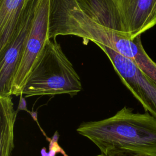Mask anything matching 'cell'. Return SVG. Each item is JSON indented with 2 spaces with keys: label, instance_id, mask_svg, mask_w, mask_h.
Wrapping results in <instances>:
<instances>
[{
  "label": "cell",
  "instance_id": "1",
  "mask_svg": "<svg viewBox=\"0 0 156 156\" xmlns=\"http://www.w3.org/2000/svg\"><path fill=\"white\" fill-rule=\"evenodd\" d=\"M77 132L91 141L103 156L156 155V118L124 107L108 118L83 122Z\"/></svg>",
  "mask_w": 156,
  "mask_h": 156
},
{
  "label": "cell",
  "instance_id": "2",
  "mask_svg": "<svg viewBox=\"0 0 156 156\" xmlns=\"http://www.w3.org/2000/svg\"><path fill=\"white\" fill-rule=\"evenodd\" d=\"M48 40L24 88L26 98L67 94L73 97L82 89L80 79L55 39Z\"/></svg>",
  "mask_w": 156,
  "mask_h": 156
},
{
  "label": "cell",
  "instance_id": "3",
  "mask_svg": "<svg viewBox=\"0 0 156 156\" xmlns=\"http://www.w3.org/2000/svg\"><path fill=\"white\" fill-rule=\"evenodd\" d=\"M49 12L50 0H37L32 24L14 71L10 88L11 96L23 95L30 73L49 40Z\"/></svg>",
  "mask_w": 156,
  "mask_h": 156
},
{
  "label": "cell",
  "instance_id": "4",
  "mask_svg": "<svg viewBox=\"0 0 156 156\" xmlns=\"http://www.w3.org/2000/svg\"><path fill=\"white\" fill-rule=\"evenodd\" d=\"M110 59L124 85L142 105L145 112L156 118V83L132 60L114 50L97 44Z\"/></svg>",
  "mask_w": 156,
  "mask_h": 156
},
{
  "label": "cell",
  "instance_id": "5",
  "mask_svg": "<svg viewBox=\"0 0 156 156\" xmlns=\"http://www.w3.org/2000/svg\"><path fill=\"white\" fill-rule=\"evenodd\" d=\"M37 0H31L19 22L7 48L0 54V96H11L14 71L20 59L34 16Z\"/></svg>",
  "mask_w": 156,
  "mask_h": 156
},
{
  "label": "cell",
  "instance_id": "6",
  "mask_svg": "<svg viewBox=\"0 0 156 156\" xmlns=\"http://www.w3.org/2000/svg\"><path fill=\"white\" fill-rule=\"evenodd\" d=\"M124 34L133 40L156 25V0H112Z\"/></svg>",
  "mask_w": 156,
  "mask_h": 156
},
{
  "label": "cell",
  "instance_id": "7",
  "mask_svg": "<svg viewBox=\"0 0 156 156\" xmlns=\"http://www.w3.org/2000/svg\"><path fill=\"white\" fill-rule=\"evenodd\" d=\"M31 0H0V54L10 44Z\"/></svg>",
  "mask_w": 156,
  "mask_h": 156
},
{
  "label": "cell",
  "instance_id": "8",
  "mask_svg": "<svg viewBox=\"0 0 156 156\" xmlns=\"http://www.w3.org/2000/svg\"><path fill=\"white\" fill-rule=\"evenodd\" d=\"M76 1L80 9L94 22L125 35L119 15L112 0Z\"/></svg>",
  "mask_w": 156,
  "mask_h": 156
},
{
  "label": "cell",
  "instance_id": "9",
  "mask_svg": "<svg viewBox=\"0 0 156 156\" xmlns=\"http://www.w3.org/2000/svg\"><path fill=\"white\" fill-rule=\"evenodd\" d=\"M16 113L11 96H0V156H10L14 147L13 130Z\"/></svg>",
  "mask_w": 156,
  "mask_h": 156
},
{
  "label": "cell",
  "instance_id": "10",
  "mask_svg": "<svg viewBox=\"0 0 156 156\" xmlns=\"http://www.w3.org/2000/svg\"><path fill=\"white\" fill-rule=\"evenodd\" d=\"M133 62L156 83V63L150 58L144 47L141 49Z\"/></svg>",
  "mask_w": 156,
  "mask_h": 156
},
{
  "label": "cell",
  "instance_id": "11",
  "mask_svg": "<svg viewBox=\"0 0 156 156\" xmlns=\"http://www.w3.org/2000/svg\"><path fill=\"white\" fill-rule=\"evenodd\" d=\"M126 156H156L155 155H126Z\"/></svg>",
  "mask_w": 156,
  "mask_h": 156
},
{
  "label": "cell",
  "instance_id": "12",
  "mask_svg": "<svg viewBox=\"0 0 156 156\" xmlns=\"http://www.w3.org/2000/svg\"><path fill=\"white\" fill-rule=\"evenodd\" d=\"M97 156H103L102 154H100V155H97Z\"/></svg>",
  "mask_w": 156,
  "mask_h": 156
}]
</instances>
